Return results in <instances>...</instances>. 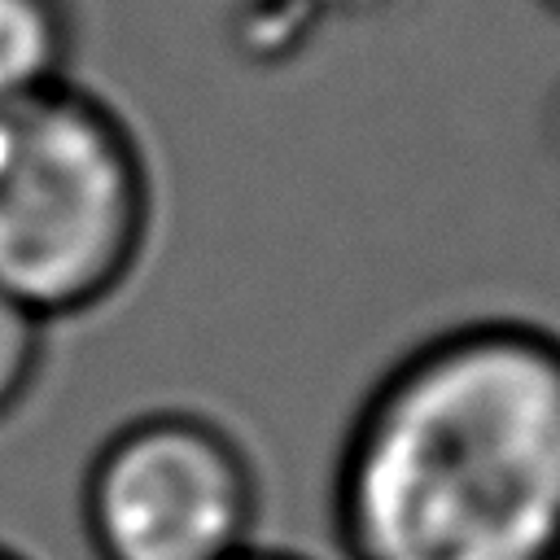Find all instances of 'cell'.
<instances>
[{
	"instance_id": "cell-6",
	"label": "cell",
	"mask_w": 560,
	"mask_h": 560,
	"mask_svg": "<svg viewBox=\"0 0 560 560\" xmlns=\"http://www.w3.org/2000/svg\"><path fill=\"white\" fill-rule=\"evenodd\" d=\"M232 560H302V556H289V551H262V547H249V551H241V556H232Z\"/></svg>"
},
{
	"instance_id": "cell-5",
	"label": "cell",
	"mask_w": 560,
	"mask_h": 560,
	"mask_svg": "<svg viewBox=\"0 0 560 560\" xmlns=\"http://www.w3.org/2000/svg\"><path fill=\"white\" fill-rule=\"evenodd\" d=\"M44 319L0 289V420L26 398L44 359Z\"/></svg>"
},
{
	"instance_id": "cell-1",
	"label": "cell",
	"mask_w": 560,
	"mask_h": 560,
	"mask_svg": "<svg viewBox=\"0 0 560 560\" xmlns=\"http://www.w3.org/2000/svg\"><path fill=\"white\" fill-rule=\"evenodd\" d=\"M346 560H560V328L472 315L402 350L332 481Z\"/></svg>"
},
{
	"instance_id": "cell-8",
	"label": "cell",
	"mask_w": 560,
	"mask_h": 560,
	"mask_svg": "<svg viewBox=\"0 0 560 560\" xmlns=\"http://www.w3.org/2000/svg\"><path fill=\"white\" fill-rule=\"evenodd\" d=\"M0 560H18V556H13V551H4V547H0Z\"/></svg>"
},
{
	"instance_id": "cell-7",
	"label": "cell",
	"mask_w": 560,
	"mask_h": 560,
	"mask_svg": "<svg viewBox=\"0 0 560 560\" xmlns=\"http://www.w3.org/2000/svg\"><path fill=\"white\" fill-rule=\"evenodd\" d=\"M538 4H542V9H547L556 22H560V0H538Z\"/></svg>"
},
{
	"instance_id": "cell-4",
	"label": "cell",
	"mask_w": 560,
	"mask_h": 560,
	"mask_svg": "<svg viewBox=\"0 0 560 560\" xmlns=\"http://www.w3.org/2000/svg\"><path fill=\"white\" fill-rule=\"evenodd\" d=\"M70 44L66 0H0V109L70 83Z\"/></svg>"
},
{
	"instance_id": "cell-2",
	"label": "cell",
	"mask_w": 560,
	"mask_h": 560,
	"mask_svg": "<svg viewBox=\"0 0 560 560\" xmlns=\"http://www.w3.org/2000/svg\"><path fill=\"white\" fill-rule=\"evenodd\" d=\"M127 122L74 83L0 109V289L44 324L101 306L149 241Z\"/></svg>"
},
{
	"instance_id": "cell-3",
	"label": "cell",
	"mask_w": 560,
	"mask_h": 560,
	"mask_svg": "<svg viewBox=\"0 0 560 560\" xmlns=\"http://www.w3.org/2000/svg\"><path fill=\"white\" fill-rule=\"evenodd\" d=\"M254 468L206 416H140L88 464L83 529L96 560H232L254 547Z\"/></svg>"
}]
</instances>
